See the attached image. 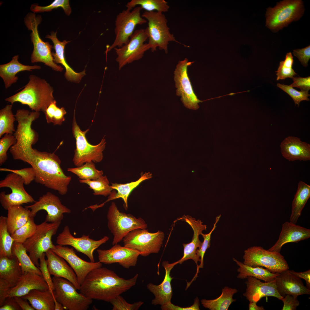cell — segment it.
Masks as SVG:
<instances>
[{
    "mask_svg": "<svg viewBox=\"0 0 310 310\" xmlns=\"http://www.w3.org/2000/svg\"><path fill=\"white\" fill-rule=\"evenodd\" d=\"M29 142L25 147L20 160L30 164L36 173L35 181L64 195L68 191L71 177L66 175L61 166V160L54 152H41L32 148Z\"/></svg>",
    "mask_w": 310,
    "mask_h": 310,
    "instance_id": "1",
    "label": "cell"
},
{
    "mask_svg": "<svg viewBox=\"0 0 310 310\" xmlns=\"http://www.w3.org/2000/svg\"><path fill=\"white\" fill-rule=\"evenodd\" d=\"M138 274L125 279L105 267L97 268L90 271L81 285L80 293L86 297L110 302L127 291L136 283Z\"/></svg>",
    "mask_w": 310,
    "mask_h": 310,
    "instance_id": "2",
    "label": "cell"
},
{
    "mask_svg": "<svg viewBox=\"0 0 310 310\" xmlns=\"http://www.w3.org/2000/svg\"><path fill=\"white\" fill-rule=\"evenodd\" d=\"M29 80L22 90L5 99L11 105L16 102L26 105L32 111L44 113L55 100L53 89L44 79L34 75L29 76Z\"/></svg>",
    "mask_w": 310,
    "mask_h": 310,
    "instance_id": "3",
    "label": "cell"
},
{
    "mask_svg": "<svg viewBox=\"0 0 310 310\" xmlns=\"http://www.w3.org/2000/svg\"><path fill=\"white\" fill-rule=\"evenodd\" d=\"M42 21L41 16H36L34 13H28L24 18L25 25L29 30L31 31L30 36L33 49L31 56V61L32 63L42 62L54 70L62 71L63 67L53 61L51 52L53 47L49 42L43 41L40 37L38 26Z\"/></svg>",
    "mask_w": 310,
    "mask_h": 310,
    "instance_id": "4",
    "label": "cell"
},
{
    "mask_svg": "<svg viewBox=\"0 0 310 310\" xmlns=\"http://www.w3.org/2000/svg\"><path fill=\"white\" fill-rule=\"evenodd\" d=\"M141 16L148 22V26L145 30L148 36L147 44L152 52L156 51L157 48L158 47L167 53L170 42H175L182 44L170 32L167 24V19L162 13L146 11Z\"/></svg>",
    "mask_w": 310,
    "mask_h": 310,
    "instance_id": "5",
    "label": "cell"
},
{
    "mask_svg": "<svg viewBox=\"0 0 310 310\" xmlns=\"http://www.w3.org/2000/svg\"><path fill=\"white\" fill-rule=\"evenodd\" d=\"M61 222L50 223L45 221L37 225L34 234L23 244L32 261L37 267H39V261L43 254L55 246L52 237L57 233Z\"/></svg>",
    "mask_w": 310,
    "mask_h": 310,
    "instance_id": "6",
    "label": "cell"
},
{
    "mask_svg": "<svg viewBox=\"0 0 310 310\" xmlns=\"http://www.w3.org/2000/svg\"><path fill=\"white\" fill-rule=\"evenodd\" d=\"M107 218L108 227L113 236V245L122 241L124 237L132 230L147 228V224L142 218L120 212L113 202L109 207Z\"/></svg>",
    "mask_w": 310,
    "mask_h": 310,
    "instance_id": "7",
    "label": "cell"
},
{
    "mask_svg": "<svg viewBox=\"0 0 310 310\" xmlns=\"http://www.w3.org/2000/svg\"><path fill=\"white\" fill-rule=\"evenodd\" d=\"M89 129L82 131L78 125L74 116L72 131L76 141V148L73 159L74 164L77 167L92 162L97 163L101 162L103 158L102 152L105 149V139L103 138L100 142L96 145L88 142L85 136Z\"/></svg>",
    "mask_w": 310,
    "mask_h": 310,
    "instance_id": "8",
    "label": "cell"
},
{
    "mask_svg": "<svg viewBox=\"0 0 310 310\" xmlns=\"http://www.w3.org/2000/svg\"><path fill=\"white\" fill-rule=\"evenodd\" d=\"M243 259L245 265L265 268L273 273L289 269L287 261L280 252L266 250L261 246H253L245 250Z\"/></svg>",
    "mask_w": 310,
    "mask_h": 310,
    "instance_id": "9",
    "label": "cell"
},
{
    "mask_svg": "<svg viewBox=\"0 0 310 310\" xmlns=\"http://www.w3.org/2000/svg\"><path fill=\"white\" fill-rule=\"evenodd\" d=\"M164 233L158 230L149 232L146 229L137 228L130 231L123 238L124 246L136 250L140 255L147 256L158 253L163 244Z\"/></svg>",
    "mask_w": 310,
    "mask_h": 310,
    "instance_id": "10",
    "label": "cell"
},
{
    "mask_svg": "<svg viewBox=\"0 0 310 310\" xmlns=\"http://www.w3.org/2000/svg\"><path fill=\"white\" fill-rule=\"evenodd\" d=\"M142 9L140 6L131 10H123L117 15L115 21V38L113 44L108 48L106 52L111 51L117 47L120 48L127 44L133 34L137 25H142L147 21L141 15Z\"/></svg>",
    "mask_w": 310,
    "mask_h": 310,
    "instance_id": "11",
    "label": "cell"
},
{
    "mask_svg": "<svg viewBox=\"0 0 310 310\" xmlns=\"http://www.w3.org/2000/svg\"><path fill=\"white\" fill-rule=\"evenodd\" d=\"M52 279L54 297L65 309L86 310L92 303V299L78 293L75 286L68 280L55 276Z\"/></svg>",
    "mask_w": 310,
    "mask_h": 310,
    "instance_id": "12",
    "label": "cell"
},
{
    "mask_svg": "<svg viewBox=\"0 0 310 310\" xmlns=\"http://www.w3.org/2000/svg\"><path fill=\"white\" fill-rule=\"evenodd\" d=\"M303 6L301 0H284L273 8H268L266 12V26L272 30L282 28L301 17Z\"/></svg>",
    "mask_w": 310,
    "mask_h": 310,
    "instance_id": "13",
    "label": "cell"
},
{
    "mask_svg": "<svg viewBox=\"0 0 310 310\" xmlns=\"http://www.w3.org/2000/svg\"><path fill=\"white\" fill-rule=\"evenodd\" d=\"M24 184L21 177L13 173L8 174L0 181V188L8 187L11 191V193L8 194H6L5 191L0 193V203L5 210H7L11 206L22 205L35 202L34 198L25 190Z\"/></svg>",
    "mask_w": 310,
    "mask_h": 310,
    "instance_id": "14",
    "label": "cell"
},
{
    "mask_svg": "<svg viewBox=\"0 0 310 310\" xmlns=\"http://www.w3.org/2000/svg\"><path fill=\"white\" fill-rule=\"evenodd\" d=\"M148 39L145 29L134 30L129 42L120 48H114L117 55L116 61L119 69L127 65L142 59L144 53L150 49L147 44L144 42Z\"/></svg>",
    "mask_w": 310,
    "mask_h": 310,
    "instance_id": "15",
    "label": "cell"
},
{
    "mask_svg": "<svg viewBox=\"0 0 310 310\" xmlns=\"http://www.w3.org/2000/svg\"><path fill=\"white\" fill-rule=\"evenodd\" d=\"M194 61H188L187 58L179 61L174 71V80L177 88L176 94L181 96V100L186 108L196 110L199 106L198 103L202 102L195 94L188 76L187 67Z\"/></svg>",
    "mask_w": 310,
    "mask_h": 310,
    "instance_id": "16",
    "label": "cell"
},
{
    "mask_svg": "<svg viewBox=\"0 0 310 310\" xmlns=\"http://www.w3.org/2000/svg\"><path fill=\"white\" fill-rule=\"evenodd\" d=\"M25 207L30 210V218H34L40 210H45L47 213L45 221L50 223L61 221L64 214L71 212L69 209L62 204L57 196L50 192L40 196L33 204Z\"/></svg>",
    "mask_w": 310,
    "mask_h": 310,
    "instance_id": "17",
    "label": "cell"
},
{
    "mask_svg": "<svg viewBox=\"0 0 310 310\" xmlns=\"http://www.w3.org/2000/svg\"><path fill=\"white\" fill-rule=\"evenodd\" d=\"M108 240V237L105 236L101 239L95 240L90 239L89 235L84 234L81 237H75L71 234L69 226H66L57 237L56 243L61 246H71L77 251L86 255L90 262H94V251Z\"/></svg>",
    "mask_w": 310,
    "mask_h": 310,
    "instance_id": "18",
    "label": "cell"
},
{
    "mask_svg": "<svg viewBox=\"0 0 310 310\" xmlns=\"http://www.w3.org/2000/svg\"><path fill=\"white\" fill-rule=\"evenodd\" d=\"M22 274L20 263L14 255L0 257V306L8 291L16 285Z\"/></svg>",
    "mask_w": 310,
    "mask_h": 310,
    "instance_id": "19",
    "label": "cell"
},
{
    "mask_svg": "<svg viewBox=\"0 0 310 310\" xmlns=\"http://www.w3.org/2000/svg\"><path fill=\"white\" fill-rule=\"evenodd\" d=\"M99 261L109 264L118 263L123 268L128 269L135 266L140 253L138 251L116 244L108 249H97Z\"/></svg>",
    "mask_w": 310,
    "mask_h": 310,
    "instance_id": "20",
    "label": "cell"
},
{
    "mask_svg": "<svg viewBox=\"0 0 310 310\" xmlns=\"http://www.w3.org/2000/svg\"><path fill=\"white\" fill-rule=\"evenodd\" d=\"M51 249L69 263L76 274L80 285L90 271L102 266V263L99 261L89 262L82 259L76 254L72 247L57 245Z\"/></svg>",
    "mask_w": 310,
    "mask_h": 310,
    "instance_id": "21",
    "label": "cell"
},
{
    "mask_svg": "<svg viewBox=\"0 0 310 310\" xmlns=\"http://www.w3.org/2000/svg\"><path fill=\"white\" fill-rule=\"evenodd\" d=\"M245 284V292L243 295L249 302L257 303L262 298L267 297H273L281 300L283 298L278 293L275 280L264 282L254 277L248 276Z\"/></svg>",
    "mask_w": 310,
    "mask_h": 310,
    "instance_id": "22",
    "label": "cell"
},
{
    "mask_svg": "<svg viewBox=\"0 0 310 310\" xmlns=\"http://www.w3.org/2000/svg\"><path fill=\"white\" fill-rule=\"evenodd\" d=\"M182 220L187 222L191 227L193 231V235L191 241L187 244L183 243V255L182 257L177 261L178 264H182L184 261L188 259L193 260L196 264L197 268L198 262H200L199 257L197 255L196 251L199 248L202 242L199 239V236L201 235L204 230H206V225L202 224L203 222L199 219H196L191 216L184 215L178 220Z\"/></svg>",
    "mask_w": 310,
    "mask_h": 310,
    "instance_id": "23",
    "label": "cell"
},
{
    "mask_svg": "<svg viewBox=\"0 0 310 310\" xmlns=\"http://www.w3.org/2000/svg\"><path fill=\"white\" fill-rule=\"evenodd\" d=\"M177 264V261L171 264H169L167 261H163L162 265L165 269V272L162 282L158 285L151 283L147 285L148 289L155 296L151 302L152 304L160 305L162 306L171 302L173 291L171 282L173 278L170 276V272L174 266Z\"/></svg>",
    "mask_w": 310,
    "mask_h": 310,
    "instance_id": "24",
    "label": "cell"
},
{
    "mask_svg": "<svg viewBox=\"0 0 310 310\" xmlns=\"http://www.w3.org/2000/svg\"><path fill=\"white\" fill-rule=\"evenodd\" d=\"M275 280L277 291L283 298L287 294L298 296L310 294V290L304 285L301 279L290 273L288 270L279 273Z\"/></svg>",
    "mask_w": 310,
    "mask_h": 310,
    "instance_id": "25",
    "label": "cell"
},
{
    "mask_svg": "<svg viewBox=\"0 0 310 310\" xmlns=\"http://www.w3.org/2000/svg\"><path fill=\"white\" fill-rule=\"evenodd\" d=\"M48 268L51 275L61 277L69 281L77 290H80L79 283L74 271L62 257L55 253L51 249L45 253Z\"/></svg>",
    "mask_w": 310,
    "mask_h": 310,
    "instance_id": "26",
    "label": "cell"
},
{
    "mask_svg": "<svg viewBox=\"0 0 310 310\" xmlns=\"http://www.w3.org/2000/svg\"><path fill=\"white\" fill-rule=\"evenodd\" d=\"M280 147L282 156L289 161L310 160V145L299 138L288 136L282 141Z\"/></svg>",
    "mask_w": 310,
    "mask_h": 310,
    "instance_id": "27",
    "label": "cell"
},
{
    "mask_svg": "<svg viewBox=\"0 0 310 310\" xmlns=\"http://www.w3.org/2000/svg\"><path fill=\"white\" fill-rule=\"evenodd\" d=\"M49 290L48 285L42 276L30 272L22 274L16 285L8 291L6 298L15 296L22 297L31 290Z\"/></svg>",
    "mask_w": 310,
    "mask_h": 310,
    "instance_id": "28",
    "label": "cell"
},
{
    "mask_svg": "<svg viewBox=\"0 0 310 310\" xmlns=\"http://www.w3.org/2000/svg\"><path fill=\"white\" fill-rule=\"evenodd\" d=\"M310 237V230L290 222H286L282 225L278 239L268 250L280 252L282 246L289 243L297 242Z\"/></svg>",
    "mask_w": 310,
    "mask_h": 310,
    "instance_id": "29",
    "label": "cell"
},
{
    "mask_svg": "<svg viewBox=\"0 0 310 310\" xmlns=\"http://www.w3.org/2000/svg\"><path fill=\"white\" fill-rule=\"evenodd\" d=\"M57 32L52 31L51 35H47L45 38L50 39L53 43V48L55 53L52 52L53 61L56 63H60L65 68V76L68 80L76 83L80 82L82 78L86 74L84 70L80 73L75 72L67 64L64 55V49L66 44L70 42L65 40L60 41L57 36Z\"/></svg>",
    "mask_w": 310,
    "mask_h": 310,
    "instance_id": "30",
    "label": "cell"
},
{
    "mask_svg": "<svg viewBox=\"0 0 310 310\" xmlns=\"http://www.w3.org/2000/svg\"><path fill=\"white\" fill-rule=\"evenodd\" d=\"M18 55H15L9 62L0 65V76L3 81L6 89L17 82L18 78L16 75L19 72L41 68V67L38 65H24L18 61Z\"/></svg>",
    "mask_w": 310,
    "mask_h": 310,
    "instance_id": "31",
    "label": "cell"
},
{
    "mask_svg": "<svg viewBox=\"0 0 310 310\" xmlns=\"http://www.w3.org/2000/svg\"><path fill=\"white\" fill-rule=\"evenodd\" d=\"M152 177L151 173L150 172H145L144 174L142 173L138 179L134 181L124 184L111 183L110 187L113 190H116L117 192H116L115 191H112L109 195L108 199L104 203H105L111 200L121 198L124 201V207L127 210L128 208V198L130 193L142 182L150 179Z\"/></svg>",
    "mask_w": 310,
    "mask_h": 310,
    "instance_id": "32",
    "label": "cell"
},
{
    "mask_svg": "<svg viewBox=\"0 0 310 310\" xmlns=\"http://www.w3.org/2000/svg\"><path fill=\"white\" fill-rule=\"evenodd\" d=\"M21 297L28 300L35 309L55 310L54 294L49 289L44 291L33 289Z\"/></svg>",
    "mask_w": 310,
    "mask_h": 310,
    "instance_id": "33",
    "label": "cell"
},
{
    "mask_svg": "<svg viewBox=\"0 0 310 310\" xmlns=\"http://www.w3.org/2000/svg\"><path fill=\"white\" fill-rule=\"evenodd\" d=\"M233 260L239 266L237 271L239 273L237 278L243 279L251 276L267 282L274 280L279 273L271 272L266 268L261 267H252L244 264L235 258Z\"/></svg>",
    "mask_w": 310,
    "mask_h": 310,
    "instance_id": "34",
    "label": "cell"
},
{
    "mask_svg": "<svg viewBox=\"0 0 310 310\" xmlns=\"http://www.w3.org/2000/svg\"><path fill=\"white\" fill-rule=\"evenodd\" d=\"M7 210V227L11 235L28 221L30 218V210L22 205H16L9 207Z\"/></svg>",
    "mask_w": 310,
    "mask_h": 310,
    "instance_id": "35",
    "label": "cell"
},
{
    "mask_svg": "<svg viewBox=\"0 0 310 310\" xmlns=\"http://www.w3.org/2000/svg\"><path fill=\"white\" fill-rule=\"evenodd\" d=\"M310 197V185L300 181L292 204L290 222L296 224L302 210Z\"/></svg>",
    "mask_w": 310,
    "mask_h": 310,
    "instance_id": "36",
    "label": "cell"
},
{
    "mask_svg": "<svg viewBox=\"0 0 310 310\" xmlns=\"http://www.w3.org/2000/svg\"><path fill=\"white\" fill-rule=\"evenodd\" d=\"M238 292L235 288L225 286L218 297L213 299H202L201 304L204 307L210 310H227L231 303L236 301L233 296Z\"/></svg>",
    "mask_w": 310,
    "mask_h": 310,
    "instance_id": "37",
    "label": "cell"
},
{
    "mask_svg": "<svg viewBox=\"0 0 310 310\" xmlns=\"http://www.w3.org/2000/svg\"><path fill=\"white\" fill-rule=\"evenodd\" d=\"M12 251L20 263L22 274L25 272H30L42 276L39 268L34 264L22 244L14 242Z\"/></svg>",
    "mask_w": 310,
    "mask_h": 310,
    "instance_id": "38",
    "label": "cell"
},
{
    "mask_svg": "<svg viewBox=\"0 0 310 310\" xmlns=\"http://www.w3.org/2000/svg\"><path fill=\"white\" fill-rule=\"evenodd\" d=\"M14 240L9 232L7 217L0 216V257H10L13 254L12 248Z\"/></svg>",
    "mask_w": 310,
    "mask_h": 310,
    "instance_id": "39",
    "label": "cell"
},
{
    "mask_svg": "<svg viewBox=\"0 0 310 310\" xmlns=\"http://www.w3.org/2000/svg\"><path fill=\"white\" fill-rule=\"evenodd\" d=\"M167 3L164 0H131L127 3L126 7L127 9L131 10L136 6L139 5L147 11L156 10L163 13L168 11L169 6Z\"/></svg>",
    "mask_w": 310,
    "mask_h": 310,
    "instance_id": "40",
    "label": "cell"
},
{
    "mask_svg": "<svg viewBox=\"0 0 310 310\" xmlns=\"http://www.w3.org/2000/svg\"><path fill=\"white\" fill-rule=\"evenodd\" d=\"M12 107V105L7 104L0 110V138L5 133L13 134L16 131L14 123L16 120Z\"/></svg>",
    "mask_w": 310,
    "mask_h": 310,
    "instance_id": "41",
    "label": "cell"
},
{
    "mask_svg": "<svg viewBox=\"0 0 310 310\" xmlns=\"http://www.w3.org/2000/svg\"><path fill=\"white\" fill-rule=\"evenodd\" d=\"M67 170L75 174L81 180H96L103 174L102 170L96 169L92 162L76 168H68Z\"/></svg>",
    "mask_w": 310,
    "mask_h": 310,
    "instance_id": "42",
    "label": "cell"
},
{
    "mask_svg": "<svg viewBox=\"0 0 310 310\" xmlns=\"http://www.w3.org/2000/svg\"><path fill=\"white\" fill-rule=\"evenodd\" d=\"M79 182L88 185L89 188L93 190V194L94 195L106 197L109 195L113 190L109 185V182L106 176L102 175L94 180L79 179Z\"/></svg>",
    "mask_w": 310,
    "mask_h": 310,
    "instance_id": "43",
    "label": "cell"
},
{
    "mask_svg": "<svg viewBox=\"0 0 310 310\" xmlns=\"http://www.w3.org/2000/svg\"><path fill=\"white\" fill-rule=\"evenodd\" d=\"M37 226L34 222V218L30 217L25 224L11 235L14 240V242L23 244L34 234Z\"/></svg>",
    "mask_w": 310,
    "mask_h": 310,
    "instance_id": "44",
    "label": "cell"
},
{
    "mask_svg": "<svg viewBox=\"0 0 310 310\" xmlns=\"http://www.w3.org/2000/svg\"><path fill=\"white\" fill-rule=\"evenodd\" d=\"M56 103L55 100L51 102L44 113L48 123H52L54 125H61L65 121L64 116L66 112L64 107H58Z\"/></svg>",
    "mask_w": 310,
    "mask_h": 310,
    "instance_id": "45",
    "label": "cell"
},
{
    "mask_svg": "<svg viewBox=\"0 0 310 310\" xmlns=\"http://www.w3.org/2000/svg\"><path fill=\"white\" fill-rule=\"evenodd\" d=\"M293 61L292 53H287L284 60L280 62L278 70L275 71L277 76L276 80H284L287 78H292L297 74L292 69Z\"/></svg>",
    "mask_w": 310,
    "mask_h": 310,
    "instance_id": "46",
    "label": "cell"
},
{
    "mask_svg": "<svg viewBox=\"0 0 310 310\" xmlns=\"http://www.w3.org/2000/svg\"><path fill=\"white\" fill-rule=\"evenodd\" d=\"M61 7L65 14L69 16L71 10L68 0H55L50 5L46 6H40L35 3L32 4L30 7L31 11L34 13L49 12L52 9L59 7Z\"/></svg>",
    "mask_w": 310,
    "mask_h": 310,
    "instance_id": "47",
    "label": "cell"
},
{
    "mask_svg": "<svg viewBox=\"0 0 310 310\" xmlns=\"http://www.w3.org/2000/svg\"><path fill=\"white\" fill-rule=\"evenodd\" d=\"M277 86L288 94L293 100L295 105H297L298 106H299L301 101L310 100L308 97L310 96V95L308 93V91H298L293 88L290 85H287L279 83L277 84Z\"/></svg>",
    "mask_w": 310,
    "mask_h": 310,
    "instance_id": "48",
    "label": "cell"
},
{
    "mask_svg": "<svg viewBox=\"0 0 310 310\" xmlns=\"http://www.w3.org/2000/svg\"><path fill=\"white\" fill-rule=\"evenodd\" d=\"M221 217L220 215L216 217L215 222L214 224L213 227L211 231L208 234L202 233L201 235L204 238V241L202 242L201 247L197 249L196 253L197 255L200 257L201 261L200 264L198 265L197 268V272L196 276H197L200 268H203L204 267V257L207 249L210 247V240L211 234L216 227V225L220 220Z\"/></svg>",
    "mask_w": 310,
    "mask_h": 310,
    "instance_id": "49",
    "label": "cell"
},
{
    "mask_svg": "<svg viewBox=\"0 0 310 310\" xmlns=\"http://www.w3.org/2000/svg\"><path fill=\"white\" fill-rule=\"evenodd\" d=\"M17 140L13 134H5L0 140V165L1 166L7 160V152L9 148L14 145Z\"/></svg>",
    "mask_w": 310,
    "mask_h": 310,
    "instance_id": "50",
    "label": "cell"
},
{
    "mask_svg": "<svg viewBox=\"0 0 310 310\" xmlns=\"http://www.w3.org/2000/svg\"><path fill=\"white\" fill-rule=\"evenodd\" d=\"M110 303L113 305V310H137L144 303L139 301L129 303L120 295L112 300Z\"/></svg>",
    "mask_w": 310,
    "mask_h": 310,
    "instance_id": "51",
    "label": "cell"
},
{
    "mask_svg": "<svg viewBox=\"0 0 310 310\" xmlns=\"http://www.w3.org/2000/svg\"><path fill=\"white\" fill-rule=\"evenodd\" d=\"M0 170L10 172L18 174L23 179L25 185L30 184L34 180L36 177L35 172L32 166L19 170L1 168H0Z\"/></svg>",
    "mask_w": 310,
    "mask_h": 310,
    "instance_id": "52",
    "label": "cell"
},
{
    "mask_svg": "<svg viewBox=\"0 0 310 310\" xmlns=\"http://www.w3.org/2000/svg\"><path fill=\"white\" fill-rule=\"evenodd\" d=\"M45 253H44L40 258L39 268L41 272L42 276L48 285L49 289L54 294V286L48 268L47 260L45 258Z\"/></svg>",
    "mask_w": 310,
    "mask_h": 310,
    "instance_id": "53",
    "label": "cell"
},
{
    "mask_svg": "<svg viewBox=\"0 0 310 310\" xmlns=\"http://www.w3.org/2000/svg\"><path fill=\"white\" fill-rule=\"evenodd\" d=\"M293 53L303 66L307 67V66L308 62L310 58V45L301 49L294 50Z\"/></svg>",
    "mask_w": 310,
    "mask_h": 310,
    "instance_id": "54",
    "label": "cell"
},
{
    "mask_svg": "<svg viewBox=\"0 0 310 310\" xmlns=\"http://www.w3.org/2000/svg\"><path fill=\"white\" fill-rule=\"evenodd\" d=\"M297 297V296L286 295L281 300L283 303L282 310H296L300 304Z\"/></svg>",
    "mask_w": 310,
    "mask_h": 310,
    "instance_id": "55",
    "label": "cell"
},
{
    "mask_svg": "<svg viewBox=\"0 0 310 310\" xmlns=\"http://www.w3.org/2000/svg\"><path fill=\"white\" fill-rule=\"evenodd\" d=\"M293 83L290 86L299 88L301 91H308L310 89V77L305 78L293 77Z\"/></svg>",
    "mask_w": 310,
    "mask_h": 310,
    "instance_id": "56",
    "label": "cell"
},
{
    "mask_svg": "<svg viewBox=\"0 0 310 310\" xmlns=\"http://www.w3.org/2000/svg\"><path fill=\"white\" fill-rule=\"evenodd\" d=\"M199 299L198 297H196L194 300L193 304L189 307H181L175 305L171 302H170L165 305L161 306L160 308L162 310H199Z\"/></svg>",
    "mask_w": 310,
    "mask_h": 310,
    "instance_id": "57",
    "label": "cell"
},
{
    "mask_svg": "<svg viewBox=\"0 0 310 310\" xmlns=\"http://www.w3.org/2000/svg\"><path fill=\"white\" fill-rule=\"evenodd\" d=\"M0 307V310H22L13 297L6 298L2 305Z\"/></svg>",
    "mask_w": 310,
    "mask_h": 310,
    "instance_id": "58",
    "label": "cell"
},
{
    "mask_svg": "<svg viewBox=\"0 0 310 310\" xmlns=\"http://www.w3.org/2000/svg\"><path fill=\"white\" fill-rule=\"evenodd\" d=\"M289 272L294 276L301 279L302 278L305 281L306 287L310 290V270L303 272H298L293 270H289Z\"/></svg>",
    "mask_w": 310,
    "mask_h": 310,
    "instance_id": "59",
    "label": "cell"
},
{
    "mask_svg": "<svg viewBox=\"0 0 310 310\" xmlns=\"http://www.w3.org/2000/svg\"><path fill=\"white\" fill-rule=\"evenodd\" d=\"M16 302L22 310H35L31 305H30L26 301L21 297L15 296L13 297Z\"/></svg>",
    "mask_w": 310,
    "mask_h": 310,
    "instance_id": "60",
    "label": "cell"
},
{
    "mask_svg": "<svg viewBox=\"0 0 310 310\" xmlns=\"http://www.w3.org/2000/svg\"><path fill=\"white\" fill-rule=\"evenodd\" d=\"M257 302H250L249 305V310H264V307L262 306H258L257 305Z\"/></svg>",
    "mask_w": 310,
    "mask_h": 310,
    "instance_id": "61",
    "label": "cell"
},
{
    "mask_svg": "<svg viewBox=\"0 0 310 310\" xmlns=\"http://www.w3.org/2000/svg\"><path fill=\"white\" fill-rule=\"evenodd\" d=\"M55 304V310H63L65 309V307L55 299H54Z\"/></svg>",
    "mask_w": 310,
    "mask_h": 310,
    "instance_id": "62",
    "label": "cell"
}]
</instances>
